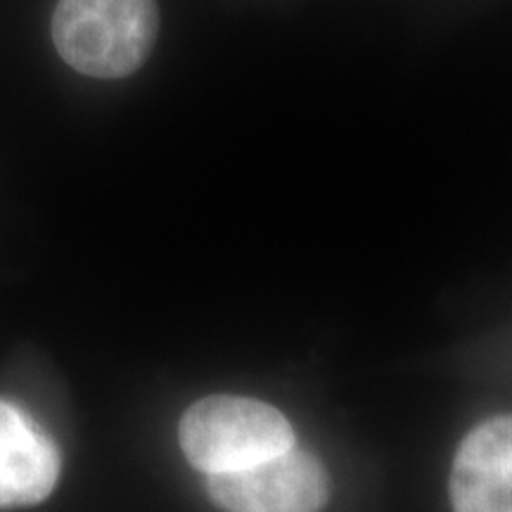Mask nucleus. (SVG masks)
I'll return each instance as SVG.
<instances>
[{
    "label": "nucleus",
    "instance_id": "nucleus-1",
    "mask_svg": "<svg viewBox=\"0 0 512 512\" xmlns=\"http://www.w3.org/2000/svg\"><path fill=\"white\" fill-rule=\"evenodd\" d=\"M57 55L91 79H124L143 67L159 36L157 0H57Z\"/></svg>",
    "mask_w": 512,
    "mask_h": 512
},
{
    "label": "nucleus",
    "instance_id": "nucleus-2",
    "mask_svg": "<svg viewBox=\"0 0 512 512\" xmlns=\"http://www.w3.org/2000/svg\"><path fill=\"white\" fill-rule=\"evenodd\" d=\"M178 441L192 467L219 475L280 456L294 446V432L285 415L264 401L216 394L183 413Z\"/></svg>",
    "mask_w": 512,
    "mask_h": 512
},
{
    "label": "nucleus",
    "instance_id": "nucleus-3",
    "mask_svg": "<svg viewBox=\"0 0 512 512\" xmlns=\"http://www.w3.org/2000/svg\"><path fill=\"white\" fill-rule=\"evenodd\" d=\"M207 489L226 512H320L330 479L313 453L292 446L242 470L209 475Z\"/></svg>",
    "mask_w": 512,
    "mask_h": 512
},
{
    "label": "nucleus",
    "instance_id": "nucleus-4",
    "mask_svg": "<svg viewBox=\"0 0 512 512\" xmlns=\"http://www.w3.org/2000/svg\"><path fill=\"white\" fill-rule=\"evenodd\" d=\"M451 503L456 512H512V415L482 422L458 446Z\"/></svg>",
    "mask_w": 512,
    "mask_h": 512
},
{
    "label": "nucleus",
    "instance_id": "nucleus-5",
    "mask_svg": "<svg viewBox=\"0 0 512 512\" xmlns=\"http://www.w3.org/2000/svg\"><path fill=\"white\" fill-rule=\"evenodd\" d=\"M60 451L22 408L0 401V510L31 508L53 494Z\"/></svg>",
    "mask_w": 512,
    "mask_h": 512
}]
</instances>
